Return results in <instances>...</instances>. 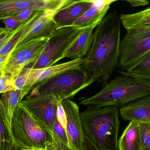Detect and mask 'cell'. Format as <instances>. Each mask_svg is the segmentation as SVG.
I'll use <instances>...</instances> for the list:
<instances>
[{
    "instance_id": "1",
    "label": "cell",
    "mask_w": 150,
    "mask_h": 150,
    "mask_svg": "<svg viewBox=\"0 0 150 150\" xmlns=\"http://www.w3.org/2000/svg\"><path fill=\"white\" fill-rule=\"evenodd\" d=\"M120 15L112 11L106 15L93 33L91 46L83 68L94 81L103 86L108 82L119 63L121 35Z\"/></svg>"
},
{
    "instance_id": "2",
    "label": "cell",
    "mask_w": 150,
    "mask_h": 150,
    "mask_svg": "<svg viewBox=\"0 0 150 150\" xmlns=\"http://www.w3.org/2000/svg\"><path fill=\"white\" fill-rule=\"evenodd\" d=\"M120 107H91L80 113L83 130L93 150H119Z\"/></svg>"
},
{
    "instance_id": "3",
    "label": "cell",
    "mask_w": 150,
    "mask_h": 150,
    "mask_svg": "<svg viewBox=\"0 0 150 150\" xmlns=\"http://www.w3.org/2000/svg\"><path fill=\"white\" fill-rule=\"evenodd\" d=\"M93 96L81 98L79 104L91 107H122L150 94V87L142 80L120 74Z\"/></svg>"
},
{
    "instance_id": "4",
    "label": "cell",
    "mask_w": 150,
    "mask_h": 150,
    "mask_svg": "<svg viewBox=\"0 0 150 150\" xmlns=\"http://www.w3.org/2000/svg\"><path fill=\"white\" fill-rule=\"evenodd\" d=\"M11 132L14 145L19 149H47L52 146V133L39 123L20 102L13 115Z\"/></svg>"
},
{
    "instance_id": "5",
    "label": "cell",
    "mask_w": 150,
    "mask_h": 150,
    "mask_svg": "<svg viewBox=\"0 0 150 150\" xmlns=\"http://www.w3.org/2000/svg\"><path fill=\"white\" fill-rule=\"evenodd\" d=\"M95 82L83 68L67 71L38 83L28 97L53 96L59 102L73 98Z\"/></svg>"
},
{
    "instance_id": "6",
    "label": "cell",
    "mask_w": 150,
    "mask_h": 150,
    "mask_svg": "<svg viewBox=\"0 0 150 150\" xmlns=\"http://www.w3.org/2000/svg\"><path fill=\"white\" fill-rule=\"evenodd\" d=\"M150 52V29H132L120 42L118 66L126 71Z\"/></svg>"
},
{
    "instance_id": "7",
    "label": "cell",
    "mask_w": 150,
    "mask_h": 150,
    "mask_svg": "<svg viewBox=\"0 0 150 150\" xmlns=\"http://www.w3.org/2000/svg\"><path fill=\"white\" fill-rule=\"evenodd\" d=\"M80 30L73 26L56 28L47 38L44 51L38 60L30 65L31 69H45L61 60Z\"/></svg>"
},
{
    "instance_id": "8",
    "label": "cell",
    "mask_w": 150,
    "mask_h": 150,
    "mask_svg": "<svg viewBox=\"0 0 150 150\" xmlns=\"http://www.w3.org/2000/svg\"><path fill=\"white\" fill-rule=\"evenodd\" d=\"M47 40L32 41L12 51L2 70L3 73L15 80L24 68L38 61Z\"/></svg>"
},
{
    "instance_id": "9",
    "label": "cell",
    "mask_w": 150,
    "mask_h": 150,
    "mask_svg": "<svg viewBox=\"0 0 150 150\" xmlns=\"http://www.w3.org/2000/svg\"><path fill=\"white\" fill-rule=\"evenodd\" d=\"M20 103L39 123L52 134L61 104L55 97H27Z\"/></svg>"
},
{
    "instance_id": "10",
    "label": "cell",
    "mask_w": 150,
    "mask_h": 150,
    "mask_svg": "<svg viewBox=\"0 0 150 150\" xmlns=\"http://www.w3.org/2000/svg\"><path fill=\"white\" fill-rule=\"evenodd\" d=\"M72 0H0V20L15 16L22 11L33 8L45 12H57Z\"/></svg>"
},
{
    "instance_id": "11",
    "label": "cell",
    "mask_w": 150,
    "mask_h": 150,
    "mask_svg": "<svg viewBox=\"0 0 150 150\" xmlns=\"http://www.w3.org/2000/svg\"><path fill=\"white\" fill-rule=\"evenodd\" d=\"M61 104L66 117L69 148L72 150L83 149L86 145L79 108L76 103L69 99L64 100Z\"/></svg>"
},
{
    "instance_id": "12",
    "label": "cell",
    "mask_w": 150,
    "mask_h": 150,
    "mask_svg": "<svg viewBox=\"0 0 150 150\" xmlns=\"http://www.w3.org/2000/svg\"><path fill=\"white\" fill-rule=\"evenodd\" d=\"M56 13L44 12L31 26L12 51L32 41L48 38L57 28L53 20L54 16Z\"/></svg>"
},
{
    "instance_id": "13",
    "label": "cell",
    "mask_w": 150,
    "mask_h": 150,
    "mask_svg": "<svg viewBox=\"0 0 150 150\" xmlns=\"http://www.w3.org/2000/svg\"><path fill=\"white\" fill-rule=\"evenodd\" d=\"M92 4L89 0H72L54 14L53 20L57 28L72 26Z\"/></svg>"
},
{
    "instance_id": "14",
    "label": "cell",
    "mask_w": 150,
    "mask_h": 150,
    "mask_svg": "<svg viewBox=\"0 0 150 150\" xmlns=\"http://www.w3.org/2000/svg\"><path fill=\"white\" fill-rule=\"evenodd\" d=\"M92 3L83 16L72 26L79 29H84L93 25L98 26L105 16L110 5L115 0H89Z\"/></svg>"
},
{
    "instance_id": "15",
    "label": "cell",
    "mask_w": 150,
    "mask_h": 150,
    "mask_svg": "<svg viewBox=\"0 0 150 150\" xmlns=\"http://www.w3.org/2000/svg\"><path fill=\"white\" fill-rule=\"evenodd\" d=\"M97 26L96 25H93L80 29L78 35L69 47L62 60L66 58L72 60L84 58L91 46L93 40V30Z\"/></svg>"
},
{
    "instance_id": "16",
    "label": "cell",
    "mask_w": 150,
    "mask_h": 150,
    "mask_svg": "<svg viewBox=\"0 0 150 150\" xmlns=\"http://www.w3.org/2000/svg\"><path fill=\"white\" fill-rule=\"evenodd\" d=\"M120 112L125 120L150 123V94L122 107Z\"/></svg>"
},
{
    "instance_id": "17",
    "label": "cell",
    "mask_w": 150,
    "mask_h": 150,
    "mask_svg": "<svg viewBox=\"0 0 150 150\" xmlns=\"http://www.w3.org/2000/svg\"><path fill=\"white\" fill-rule=\"evenodd\" d=\"M20 97L21 92L13 90L1 94L0 98V114L6 129L12 138L11 122L15 111L20 102Z\"/></svg>"
},
{
    "instance_id": "18",
    "label": "cell",
    "mask_w": 150,
    "mask_h": 150,
    "mask_svg": "<svg viewBox=\"0 0 150 150\" xmlns=\"http://www.w3.org/2000/svg\"><path fill=\"white\" fill-rule=\"evenodd\" d=\"M141 134L138 122L130 121L118 141L119 150H140Z\"/></svg>"
},
{
    "instance_id": "19",
    "label": "cell",
    "mask_w": 150,
    "mask_h": 150,
    "mask_svg": "<svg viewBox=\"0 0 150 150\" xmlns=\"http://www.w3.org/2000/svg\"><path fill=\"white\" fill-rule=\"evenodd\" d=\"M45 11H38L28 20L23 23L19 27L12 31L6 42L0 47V54L8 55L10 54L19 40L27 32L33 23Z\"/></svg>"
},
{
    "instance_id": "20",
    "label": "cell",
    "mask_w": 150,
    "mask_h": 150,
    "mask_svg": "<svg viewBox=\"0 0 150 150\" xmlns=\"http://www.w3.org/2000/svg\"><path fill=\"white\" fill-rule=\"evenodd\" d=\"M86 62L85 58H81L71 60L67 62L53 65L45 69L41 70L40 75L37 80V84L47 79L59 75L67 71L83 68V65Z\"/></svg>"
},
{
    "instance_id": "21",
    "label": "cell",
    "mask_w": 150,
    "mask_h": 150,
    "mask_svg": "<svg viewBox=\"0 0 150 150\" xmlns=\"http://www.w3.org/2000/svg\"><path fill=\"white\" fill-rule=\"evenodd\" d=\"M121 21L124 28L132 29H150V7L132 14L120 15Z\"/></svg>"
},
{
    "instance_id": "22",
    "label": "cell",
    "mask_w": 150,
    "mask_h": 150,
    "mask_svg": "<svg viewBox=\"0 0 150 150\" xmlns=\"http://www.w3.org/2000/svg\"><path fill=\"white\" fill-rule=\"evenodd\" d=\"M54 142L64 147H69V141L66 131V121L64 111L58 110L57 117L52 132Z\"/></svg>"
},
{
    "instance_id": "23",
    "label": "cell",
    "mask_w": 150,
    "mask_h": 150,
    "mask_svg": "<svg viewBox=\"0 0 150 150\" xmlns=\"http://www.w3.org/2000/svg\"><path fill=\"white\" fill-rule=\"evenodd\" d=\"M124 71L128 74L135 75L150 73V52L130 68Z\"/></svg>"
},
{
    "instance_id": "24",
    "label": "cell",
    "mask_w": 150,
    "mask_h": 150,
    "mask_svg": "<svg viewBox=\"0 0 150 150\" xmlns=\"http://www.w3.org/2000/svg\"><path fill=\"white\" fill-rule=\"evenodd\" d=\"M14 143L6 129L0 114V150H11Z\"/></svg>"
},
{
    "instance_id": "25",
    "label": "cell",
    "mask_w": 150,
    "mask_h": 150,
    "mask_svg": "<svg viewBox=\"0 0 150 150\" xmlns=\"http://www.w3.org/2000/svg\"><path fill=\"white\" fill-rule=\"evenodd\" d=\"M141 137L140 150H150V123L138 122Z\"/></svg>"
},
{
    "instance_id": "26",
    "label": "cell",
    "mask_w": 150,
    "mask_h": 150,
    "mask_svg": "<svg viewBox=\"0 0 150 150\" xmlns=\"http://www.w3.org/2000/svg\"><path fill=\"white\" fill-rule=\"evenodd\" d=\"M13 90H16L15 80L4 74L2 71H1L0 72V94Z\"/></svg>"
},
{
    "instance_id": "27",
    "label": "cell",
    "mask_w": 150,
    "mask_h": 150,
    "mask_svg": "<svg viewBox=\"0 0 150 150\" xmlns=\"http://www.w3.org/2000/svg\"><path fill=\"white\" fill-rule=\"evenodd\" d=\"M30 65L24 68L17 77L15 79V87L16 90L21 92L23 89L31 69Z\"/></svg>"
},
{
    "instance_id": "28",
    "label": "cell",
    "mask_w": 150,
    "mask_h": 150,
    "mask_svg": "<svg viewBox=\"0 0 150 150\" xmlns=\"http://www.w3.org/2000/svg\"><path fill=\"white\" fill-rule=\"evenodd\" d=\"M5 26V28L13 31L19 27L23 23L19 22L15 16H9L1 18Z\"/></svg>"
},
{
    "instance_id": "29",
    "label": "cell",
    "mask_w": 150,
    "mask_h": 150,
    "mask_svg": "<svg viewBox=\"0 0 150 150\" xmlns=\"http://www.w3.org/2000/svg\"><path fill=\"white\" fill-rule=\"evenodd\" d=\"M38 11H40L37 10L33 8H30L22 11L21 12L15 15V16L19 22L23 23L31 17Z\"/></svg>"
},
{
    "instance_id": "30",
    "label": "cell",
    "mask_w": 150,
    "mask_h": 150,
    "mask_svg": "<svg viewBox=\"0 0 150 150\" xmlns=\"http://www.w3.org/2000/svg\"><path fill=\"white\" fill-rule=\"evenodd\" d=\"M118 74L120 73V74H125V75L134 77L137 79L142 80L143 82L146 83L150 87V73L144 74V75H135V74H128V73H126L125 71L120 70L118 71Z\"/></svg>"
},
{
    "instance_id": "31",
    "label": "cell",
    "mask_w": 150,
    "mask_h": 150,
    "mask_svg": "<svg viewBox=\"0 0 150 150\" xmlns=\"http://www.w3.org/2000/svg\"><path fill=\"white\" fill-rule=\"evenodd\" d=\"M13 31L6 28L0 27V47L6 42L11 35Z\"/></svg>"
},
{
    "instance_id": "32",
    "label": "cell",
    "mask_w": 150,
    "mask_h": 150,
    "mask_svg": "<svg viewBox=\"0 0 150 150\" xmlns=\"http://www.w3.org/2000/svg\"><path fill=\"white\" fill-rule=\"evenodd\" d=\"M132 7L146 6L149 4V2L147 0H127L126 1Z\"/></svg>"
},
{
    "instance_id": "33",
    "label": "cell",
    "mask_w": 150,
    "mask_h": 150,
    "mask_svg": "<svg viewBox=\"0 0 150 150\" xmlns=\"http://www.w3.org/2000/svg\"><path fill=\"white\" fill-rule=\"evenodd\" d=\"M47 150H72L69 147H64L62 145H59L54 142L52 145L47 148Z\"/></svg>"
},
{
    "instance_id": "34",
    "label": "cell",
    "mask_w": 150,
    "mask_h": 150,
    "mask_svg": "<svg viewBox=\"0 0 150 150\" xmlns=\"http://www.w3.org/2000/svg\"><path fill=\"white\" fill-rule=\"evenodd\" d=\"M10 55H2L0 54V72L3 70Z\"/></svg>"
},
{
    "instance_id": "35",
    "label": "cell",
    "mask_w": 150,
    "mask_h": 150,
    "mask_svg": "<svg viewBox=\"0 0 150 150\" xmlns=\"http://www.w3.org/2000/svg\"><path fill=\"white\" fill-rule=\"evenodd\" d=\"M47 149H23V150H47Z\"/></svg>"
},
{
    "instance_id": "36",
    "label": "cell",
    "mask_w": 150,
    "mask_h": 150,
    "mask_svg": "<svg viewBox=\"0 0 150 150\" xmlns=\"http://www.w3.org/2000/svg\"><path fill=\"white\" fill-rule=\"evenodd\" d=\"M11 150H23L22 149H19L17 147H16V146L15 145H14V146H13V147H12V149H11Z\"/></svg>"
},
{
    "instance_id": "37",
    "label": "cell",
    "mask_w": 150,
    "mask_h": 150,
    "mask_svg": "<svg viewBox=\"0 0 150 150\" xmlns=\"http://www.w3.org/2000/svg\"><path fill=\"white\" fill-rule=\"evenodd\" d=\"M91 150H93L92 149H91Z\"/></svg>"
}]
</instances>
